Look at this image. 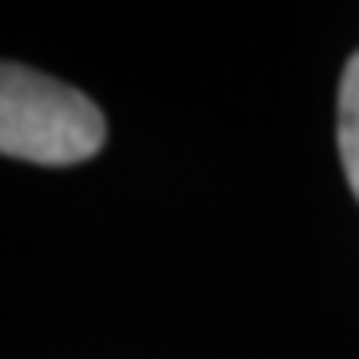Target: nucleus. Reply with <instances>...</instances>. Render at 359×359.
I'll use <instances>...</instances> for the list:
<instances>
[{
  "label": "nucleus",
  "instance_id": "2",
  "mask_svg": "<svg viewBox=\"0 0 359 359\" xmlns=\"http://www.w3.org/2000/svg\"><path fill=\"white\" fill-rule=\"evenodd\" d=\"M339 160L359 200V52L347 60L339 80Z\"/></svg>",
  "mask_w": 359,
  "mask_h": 359
},
{
  "label": "nucleus",
  "instance_id": "1",
  "mask_svg": "<svg viewBox=\"0 0 359 359\" xmlns=\"http://www.w3.org/2000/svg\"><path fill=\"white\" fill-rule=\"evenodd\" d=\"M104 112L80 88L0 60V156L68 168L104 148Z\"/></svg>",
  "mask_w": 359,
  "mask_h": 359
}]
</instances>
